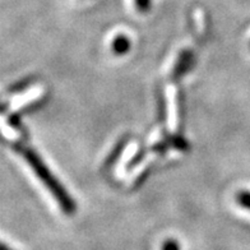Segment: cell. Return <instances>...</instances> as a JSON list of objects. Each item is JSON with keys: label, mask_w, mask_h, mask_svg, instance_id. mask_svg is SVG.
I'll use <instances>...</instances> for the list:
<instances>
[{"label": "cell", "mask_w": 250, "mask_h": 250, "mask_svg": "<svg viewBox=\"0 0 250 250\" xmlns=\"http://www.w3.org/2000/svg\"><path fill=\"white\" fill-rule=\"evenodd\" d=\"M17 148H18V151H21L22 156L26 158V161L30 164L35 174L40 178V180L42 181L43 184L46 185L47 189L53 193L56 201L59 202L62 211L65 212L66 214L74 213L76 212V203H74V201L68 195V193L58 183V180L54 178V175L46 167V165L43 164L42 160L37 156L36 152L32 151L31 148H27V147H22V146H18Z\"/></svg>", "instance_id": "1"}, {"label": "cell", "mask_w": 250, "mask_h": 250, "mask_svg": "<svg viewBox=\"0 0 250 250\" xmlns=\"http://www.w3.org/2000/svg\"><path fill=\"white\" fill-rule=\"evenodd\" d=\"M112 49L116 54H125L130 49V42H129L128 37L125 36H118L114 40V43H112Z\"/></svg>", "instance_id": "2"}, {"label": "cell", "mask_w": 250, "mask_h": 250, "mask_svg": "<svg viewBox=\"0 0 250 250\" xmlns=\"http://www.w3.org/2000/svg\"><path fill=\"white\" fill-rule=\"evenodd\" d=\"M237 202L241 207L250 209V191H240L237 194Z\"/></svg>", "instance_id": "3"}, {"label": "cell", "mask_w": 250, "mask_h": 250, "mask_svg": "<svg viewBox=\"0 0 250 250\" xmlns=\"http://www.w3.org/2000/svg\"><path fill=\"white\" fill-rule=\"evenodd\" d=\"M188 62H189V54H184V55L181 56V60L179 62L178 66H176V69H175V76L178 77L180 74H183V72L187 68Z\"/></svg>", "instance_id": "4"}, {"label": "cell", "mask_w": 250, "mask_h": 250, "mask_svg": "<svg viewBox=\"0 0 250 250\" xmlns=\"http://www.w3.org/2000/svg\"><path fill=\"white\" fill-rule=\"evenodd\" d=\"M162 250H180V245L174 239H167L162 244Z\"/></svg>", "instance_id": "5"}, {"label": "cell", "mask_w": 250, "mask_h": 250, "mask_svg": "<svg viewBox=\"0 0 250 250\" xmlns=\"http://www.w3.org/2000/svg\"><path fill=\"white\" fill-rule=\"evenodd\" d=\"M137 3V7L139 10H143V12H147L151 7V0H135Z\"/></svg>", "instance_id": "6"}, {"label": "cell", "mask_w": 250, "mask_h": 250, "mask_svg": "<svg viewBox=\"0 0 250 250\" xmlns=\"http://www.w3.org/2000/svg\"><path fill=\"white\" fill-rule=\"evenodd\" d=\"M0 250H13V249H10L9 247H7L5 244L0 241Z\"/></svg>", "instance_id": "7"}, {"label": "cell", "mask_w": 250, "mask_h": 250, "mask_svg": "<svg viewBox=\"0 0 250 250\" xmlns=\"http://www.w3.org/2000/svg\"><path fill=\"white\" fill-rule=\"evenodd\" d=\"M1 110H3V109H1V106H0V111H1Z\"/></svg>", "instance_id": "8"}]
</instances>
